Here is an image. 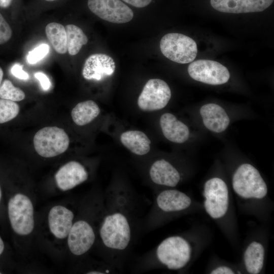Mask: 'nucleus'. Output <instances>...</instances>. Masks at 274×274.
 <instances>
[{
	"mask_svg": "<svg viewBox=\"0 0 274 274\" xmlns=\"http://www.w3.org/2000/svg\"><path fill=\"white\" fill-rule=\"evenodd\" d=\"M151 181L155 185L166 188H174L181 182L182 176L179 170L164 159L154 161L149 169Z\"/></svg>",
	"mask_w": 274,
	"mask_h": 274,
	"instance_id": "obj_15",
	"label": "nucleus"
},
{
	"mask_svg": "<svg viewBox=\"0 0 274 274\" xmlns=\"http://www.w3.org/2000/svg\"><path fill=\"white\" fill-rule=\"evenodd\" d=\"M67 51L70 55H75L79 53L83 45L88 42V38L82 29L74 24L65 27Z\"/></svg>",
	"mask_w": 274,
	"mask_h": 274,
	"instance_id": "obj_24",
	"label": "nucleus"
},
{
	"mask_svg": "<svg viewBox=\"0 0 274 274\" xmlns=\"http://www.w3.org/2000/svg\"><path fill=\"white\" fill-rule=\"evenodd\" d=\"M265 248L259 240H253L245 248L242 259V272L249 274L260 273L264 268Z\"/></svg>",
	"mask_w": 274,
	"mask_h": 274,
	"instance_id": "obj_17",
	"label": "nucleus"
},
{
	"mask_svg": "<svg viewBox=\"0 0 274 274\" xmlns=\"http://www.w3.org/2000/svg\"><path fill=\"white\" fill-rule=\"evenodd\" d=\"M19 107L15 101L0 98V123L15 118L19 112Z\"/></svg>",
	"mask_w": 274,
	"mask_h": 274,
	"instance_id": "obj_26",
	"label": "nucleus"
},
{
	"mask_svg": "<svg viewBox=\"0 0 274 274\" xmlns=\"http://www.w3.org/2000/svg\"><path fill=\"white\" fill-rule=\"evenodd\" d=\"M204 126L210 130L220 133L226 129L230 122L225 110L215 104L202 106L199 110Z\"/></svg>",
	"mask_w": 274,
	"mask_h": 274,
	"instance_id": "obj_18",
	"label": "nucleus"
},
{
	"mask_svg": "<svg viewBox=\"0 0 274 274\" xmlns=\"http://www.w3.org/2000/svg\"><path fill=\"white\" fill-rule=\"evenodd\" d=\"M125 3L136 8H144L150 4L152 0H122Z\"/></svg>",
	"mask_w": 274,
	"mask_h": 274,
	"instance_id": "obj_32",
	"label": "nucleus"
},
{
	"mask_svg": "<svg viewBox=\"0 0 274 274\" xmlns=\"http://www.w3.org/2000/svg\"><path fill=\"white\" fill-rule=\"evenodd\" d=\"M3 77V71L2 68L0 67V86L2 84Z\"/></svg>",
	"mask_w": 274,
	"mask_h": 274,
	"instance_id": "obj_36",
	"label": "nucleus"
},
{
	"mask_svg": "<svg viewBox=\"0 0 274 274\" xmlns=\"http://www.w3.org/2000/svg\"><path fill=\"white\" fill-rule=\"evenodd\" d=\"M203 210L219 226L227 237L234 242L237 226L233 195L223 179L213 177L204 183Z\"/></svg>",
	"mask_w": 274,
	"mask_h": 274,
	"instance_id": "obj_5",
	"label": "nucleus"
},
{
	"mask_svg": "<svg viewBox=\"0 0 274 274\" xmlns=\"http://www.w3.org/2000/svg\"><path fill=\"white\" fill-rule=\"evenodd\" d=\"M168 84L159 79L149 80L138 99L139 108L144 111H154L164 108L171 98Z\"/></svg>",
	"mask_w": 274,
	"mask_h": 274,
	"instance_id": "obj_10",
	"label": "nucleus"
},
{
	"mask_svg": "<svg viewBox=\"0 0 274 274\" xmlns=\"http://www.w3.org/2000/svg\"><path fill=\"white\" fill-rule=\"evenodd\" d=\"M188 72L193 79L213 85L226 83L230 78L226 67L211 60L200 59L191 62L188 66Z\"/></svg>",
	"mask_w": 274,
	"mask_h": 274,
	"instance_id": "obj_11",
	"label": "nucleus"
},
{
	"mask_svg": "<svg viewBox=\"0 0 274 274\" xmlns=\"http://www.w3.org/2000/svg\"><path fill=\"white\" fill-rule=\"evenodd\" d=\"M231 184L235 196L245 210L256 214L264 210L268 200V188L253 165L248 163L239 165L233 174Z\"/></svg>",
	"mask_w": 274,
	"mask_h": 274,
	"instance_id": "obj_7",
	"label": "nucleus"
},
{
	"mask_svg": "<svg viewBox=\"0 0 274 274\" xmlns=\"http://www.w3.org/2000/svg\"><path fill=\"white\" fill-rule=\"evenodd\" d=\"M6 250L5 243L0 235V257H2Z\"/></svg>",
	"mask_w": 274,
	"mask_h": 274,
	"instance_id": "obj_33",
	"label": "nucleus"
},
{
	"mask_svg": "<svg viewBox=\"0 0 274 274\" xmlns=\"http://www.w3.org/2000/svg\"><path fill=\"white\" fill-rule=\"evenodd\" d=\"M33 142L37 153L44 158H52L63 153L70 144L67 133L56 126L40 129L35 135Z\"/></svg>",
	"mask_w": 274,
	"mask_h": 274,
	"instance_id": "obj_9",
	"label": "nucleus"
},
{
	"mask_svg": "<svg viewBox=\"0 0 274 274\" xmlns=\"http://www.w3.org/2000/svg\"><path fill=\"white\" fill-rule=\"evenodd\" d=\"M12 0H0V7L7 8L11 4Z\"/></svg>",
	"mask_w": 274,
	"mask_h": 274,
	"instance_id": "obj_34",
	"label": "nucleus"
},
{
	"mask_svg": "<svg viewBox=\"0 0 274 274\" xmlns=\"http://www.w3.org/2000/svg\"><path fill=\"white\" fill-rule=\"evenodd\" d=\"M24 92L13 85L11 81L5 80L0 86V98L13 101H19L25 98Z\"/></svg>",
	"mask_w": 274,
	"mask_h": 274,
	"instance_id": "obj_25",
	"label": "nucleus"
},
{
	"mask_svg": "<svg viewBox=\"0 0 274 274\" xmlns=\"http://www.w3.org/2000/svg\"><path fill=\"white\" fill-rule=\"evenodd\" d=\"M89 10L102 20L125 23L133 17L132 10L120 0H88Z\"/></svg>",
	"mask_w": 274,
	"mask_h": 274,
	"instance_id": "obj_12",
	"label": "nucleus"
},
{
	"mask_svg": "<svg viewBox=\"0 0 274 274\" xmlns=\"http://www.w3.org/2000/svg\"><path fill=\"white\" fill-rule=\"evenodd\" d=\"M115 68V62L111 56L106 54L96 53L86 59L82 74L86 80L100 81L112 75Z\"/></svg>",
	"mask_w": 274,
	"mask_h": 274,
	"instance_id": "obj_14",
	"label": "nucleus"
},
{
	"mask_svg": "<svg viewBox=\"0 0 274 274\" xmlns=\"http://www.w3.org/2000/svg\"><path fill=\"white\" fill-rule=\"evenodd\" d=\"M12 35L11 28L0 13V45L8 42Z\"/></svg>",
	"mask_w": 274,
	"mask_h": 274,
	"instance_id": "obj_29",
	"label": "nucleus"
},
{
	"mask_svg": "<svg viewBox=\"0 0 274 274\" xmlns=\"http://www.w3.org/2000/svg\"><path fill=\"white\" fill-rule=\"evenodd\" d=\"M2 273H3V272L0 270V274H2Z\"/></svg>",
	"mask_w": 274,
	"mask_h": 274,
	"instance_id": "obj_38",
	"label": "nucleus"
},
{
	"mask_svg": "<svg viewBox=\"0 0 274 274\" xmlns=\"http://www.w3.org/2000/svg\"><path fill=\"white\" fill-rule=\"evenodd\" d=\"M46 1H56V0H45Z\"/></svg>",
	"mask_w": 274,
	"mask_h": 274,
	"instance_id": "obj_37",
	"label": "nucleus"
},
{
	"mask_svg": "<svg viewBox=\"0 0 274 274\" xmlns=\"http://www.w3.org/2000/svg\"><path fill=\"white\" fill-rule=\"evenodd\" d=\"M22 66L19 63H15L12 66L11 73L14 77L20 80H27L29 79V75L22 69Z\"/></svg>",
	"mask_w": 274,
	"mask_h": 274,
	"instance_id": "obj_30",
	"label": "nucleus"
},
{
	"mask_svg": "<svg viewBox=\"0 0 274 274\" xmlns=\"http://www.w3.org/2000/svg\"><path fill=\"white\" fill-rule=\"evenodd\" d=\"M104 203V194L96 191L86 194L79 201L66 245V258L73 264L93 250Z\"/></svg>",
	"mask_w": 274,
	"mask_h": 274,
	"instance_id": "obj_3",
	"label": "nucleus"
},
{
	"mask_svg": "<svg viewBox=\"0 0 274 274\" xmlns=\"http://www.w3.org/2000/svg\"><path fill=\"white\" fill-rule=\"evenodd\" d=\"M200 209H203L202 206L183 191L175 188L161 189L155 194L144 227L150 231Z\"/></svg>",
	"mask_w": 274,
	"mask_h": 274,
	"instance_id": "obj_6",
	"label": "nucleus"
},
{
	"mask_svg": "<svg viewBox=\"0 0 274 274\" xmlns=\"http://www.w3.org/2000/svg\"><path fill=\"white\" fill-rule=\"evenodd\" d=\"M3 190H2L1 186L0 185V206L2 204V201H3Z\"/></svg>",
	"mask_w": 274,
	"mask_h": 274,
	"instance_id": "obj_35",
	"label": "nucleus"
},
{
	"mask_svg": "<svg viewBox=\"0 0 274 274\" xmlns=\"http://www.w3.org/2000/svg\"><path fill=\"white\" fill-rule=\"evenodd\" d=\"M73 271L86 274H107L117 270L103 260L98 261L88 255L74 263Z\"/></svg>",
	"mask_w": 274,
	"mask_h": 274,
	"instance_id": "obj_22",
	"label": "nucleus"
},
{
	"mask_svg": "<svg viewBox=\"0 0 274 274\" xmlns=\"http://www.w3.org/2000/svg\"><path fill=\"white\" fill-rule=\"evenodd\" d=\"M35 77L38 79L42 86V89L47 91L51 87V82L48 77L42 72H37L35 74Z\"/></svg>",
	"mask_w": 274,
	"mask_h": 274,
	"instance_id": "obj_31",
	"label": "nucleus"
},
{
	"mask_svg": "<svg viewBox=\"0 0 274 274\" xmlns=\"http://www.w3.org/2000/svg\"><path fill=\"white\" fill-rule=\"evenodd\" d=\"M94 250L116 270L123 268L134 243L139 225L136 198L129 189L113 186L104 194Z\"/></svg>",
	"mask_w": 274,
	"mask_h": 274,
	"instance_id": "obj_1",
	"label": "nucleus"
},
{
	"mask_svg": "<svg viewBox=\"0 0 274 274\" xmlns=\"http://www.w3.org/2000/svg\"><path fill=\"white\" fill-rule=\"evenodd\" d=\"M89 179V173L81 162L72 160L59 167L54 175L56 190L65 192L72 190Z\"/></svg>",
	"mask_w": 274,
	"mask_h": 274,
	"instance_id": "obj_13",
	"label": "nucleus"
},
{
	"mask_svg": "<svg viewBox=\"0 0 274 274\" xmlns=\"http://www.w3.org/2000/svg\"><path fill=\"white\" fill-rule=\"evenodd\" d=\"M160 125L164 136L172 142L182 144L189 138L187 126L171 113H166L161 116Z\"/></svg>",
	"mask_w": 274,
	"mask_h": 274,
	"instance_id": "obj_19",
	"label": "nucleus"
},
{
	"mask_svg": "<svg viewBox=\"0 0 274 274\" xmlns=\"http://www.w3.org/2000/svg\"><path fill=\"white\" fill-rule=\"evenodd\" d=\"M239 268L227 264H218L209 269V273L211 274H235L242 273Z\"/></svg>",
	"mask_w": 274,
	"mask_h": 274,
	"instance_id": "obj_28",
	"label": "nucleus"
},
{
	"mask_svg": "<svg viewBox=\"0 0 274 274\" xmlns=\"http://www.w3.org/2000/svg\"><path fill=\"white\" fill-rule=\"evenodd\" d=\"M200 234L191 231L169 236L142 256L138 263L140 271L155 268L182 271L187 268L203 246Z\"/></svg>",
	"mask_w": 274,
	"mask_h": 274,
	"instance_id": "obj_4",
	"label": "nucleus"
},
{
	"mask_svg": "<svg viewBox=\"0 0 274 274\" xmlns=\"http://www.w3.org/2000/svg\"><path fill=\"white\" fill-rule=\"evenodd\" d=\"M49 51V45L47 44H42L29 52L27 60L29 64H35L46 56Z\"/></svg>",
	"mask_w": 274,
	"mask_h": 274,
	"instance_id": "obj_27",
	"label": "nucleus"
},
{
	"mask_svg": "<svg viewBox=\"0 0 274 274\" xmlns=\"http://www.w3.org/2000/svg\"><path fill=\"white\" fill-rule=\"evenodd\" d=\"M100 113L97 104L92 100H88L78 103L72 110L71 116L73 121L79 126L86 125Z\"/></svg>",
	"mask_w": 274,
	"mask_h": 274,
	"instance_id": "obj_21",
	"label": "nucleus"
},
{
	"mask_svg": "<svg viewBox=\"0 0 274 274\" xmlns=\"http://www.w3.org/2000/svg\"><path fill=\"white\" fill-rule=\"evenodd\" d=\"M273 0H210L212 7L219 12L239 14L262 12Z\"/></svg>",
	"mask_w": 274,
	"mask_h": 274,
	"instance_id": "obj_16",
	"label": "nucleus"
},
{
	"mask_svg": "<svg viewBox=\"0 0 274 274\" xmlns=\"http://www.w3.org/2000/svg\"><path fill=\"white\" fill-rule=\"evenodd\" d=\"M46 36L55 50L64 54L67 51L66 33L65 27L57 22H51L45 28Z\"/></svg>",
	"mask_w": 274,
	"mask_h": 274,
	"instance_id": "obj_23",
	"label": "nucleus"
},
{
	"mask_svg": "<svg viewBox=\"0 0 274 274\" xmlns=\"http://www.w3.org/2000/svg\"><path fill=\"white\" fill-rule=\"evenodd\" d=\"M120 141L131 153L137 155H146L150 150V140L141 131H125L121 134Z\"/></svg>",
	"mask_w": 274,
	"mask_h": 274,
	"instance_id": "obj_20",
	"label": "nucleus"
},
{
	"mask_svg": "<svg viewBox=\"0 0 274 274\" xmlns=\"http://www.w3.org/2000/svg\"><path fill=\"white\" fill-rule=\"evenodd\" d=\"M79 201L64 199L38 211L35 245L56 261L66 258L67 237L77 214Z\"/></svg>",
	"mask_w": 274,
	"mask_h": 274,
	"instance_id": "obj_2",
	"label": "nucleus"
},
{
	"mask_svg": "<svg viewBox=\"0 0 274 274\" xmlns=\"http://www.w3.org/2000/svg\"><path fill=\"white\" fill-rule=\"evenodd\" d=\"M160 49L169 60L179 63L192 62L197 53L196 42L191 38L179 33H169L161 39Z\"/></svg>",
	"mask_w": 274,
	"mask_h": 274,
	"instance_id": "obj_8",
	"label": "nucleus"
}]
</instances>
